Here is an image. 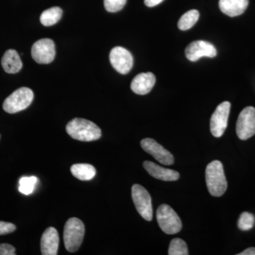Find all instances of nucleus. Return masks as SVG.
<instances>
[{
	"mask_svg": "<svg viewBox=\"0 0 255 255\" xmlns=\"http://www.w3.org/2000/svg\"><path fill=\"white\" fill-rule=\"evenodd\" d=\"M1 66L6 73H17L22 68L23 64L19 55L15 50H6L1 59Z\"/></svg>",
	"mask_w": 255,
	"mask_h": 255,
	"instance_id": "f3484780",
	"label": "nucleus"
},
{
	"mask_svg": "<svg viewBox=\"0 0 255 255\" xmlns=\"http://www.w3.org/2000/svg\"><path fill=\"white\" fill-rule=\"evenodd\" d=\"M131 192L132 201L138 214L146 221H152V199L148 191L140 184H134Z\"/></svg>",
	"mask_w": 255,
	"mask_h": 255,
	"instance_id": "423d86ee",
	"label": "nucleus"
},
{
	"mask_svg": "<svg viewBox=\"0 0 255 255\" xmlns=\"http://www.w3.org/2000/svg\"><path fill=\"white\" fill-rule=\"evenodd\" d=\"M33 59L39 64H49L55 57V46L53 40L43 38L38 40L31 48Z\"/></svg>",
	"mask_w": 255,
	"mask_h": 255,
	"instance_id": "1a4fd4ad",
	"label": "nucleus"
},
{
	"mask_svg": "<svg viewBox=\"0 0 255 255\" xmlns=\"http://www.w3.org/2000/svg\"><path fill=\"white\" fill-rule=\"evenodd\" d=\"M16 250L14 247L9 244L0 245V255H16Z\"/></svg>",
	"mask_w": 255,
	"mask_h": 255,
	"instance_id": "a878e982",
	"label": "nucleus"
},
{
	"mask_svg": "<svg viewBox=\"0 0 255 255\" xmlns=\"http://www.w3.org/2000/svg\"><path fill=\"white\" fill-rule=\"evenodd\" d=\"M59 246V236L55 228H47L41 240V251L43 255H56Z\"/></svg>",
	"mask_w": 255,
	"mask_h": 255,
	"instance_id": "ddd939ff",
	"label": "nucleus"
},
{
	"mask_svg": "<svg viewBox=\"0 0 255 255\" xmlns=\"http://www.w3.org/2000/svg\"><path fill=\"white\" fill-rule=\"evenodd\" d=\"M15 230H16V226L13 223L0 221V236L9 234L14 232Z\"/></svg>",
	"mask_w": 255,
	"mask_h": 255,
	"instance_id": "393cba45",
	"label": "nucleus"
},
{
	"mask_svg": "<svg viewBox=\"0 0 255 255\" xmlns=\"http://www.w3.org/2000/svg\"><path fill=\"white\" fill-rule=\"evenodd\" d=\"M156 78L152 73H140L134 78L130 88L137 95H145L153 88Z\"/></svg>",
	"mask_w": 255,
	"mask_h": 255,
	"instance_id": "4468645a",
	"label": "nucleus"
},
{
	"mask_svg": "<svg viewBox=\"0 0 255 255\" xmlns=\"http://www.w3.org/2000/svg\"><path fill=\"white\" fill-rule=\"evenodd\" d=\"M85 226L81 220L71 218L65 223L64 228V244L70 253L78 251L85 236Z\"/></svg>",
	"mask_w": 255,
	"mask_h": 255,
	"instance_id": "7ed1b4c3",
	"label": "nucleus"
},
{
	"mask_svg": "<svg viewBox=\"0 0 255 255\" xmlns=\"http://www.w3.org/2000/svg\"><path fill=\"white\" fill-rule=\"evenodd\" d=\"M66 131L70 137L80 141H95L102 136V130L98 126L84 119L70 121L67 125Z\"/></svg>",
	"mask_w": 255,
	"mask_h": 255,
	"instance_id": "f257e3e1",
	"label": "nucleus"
},
{
	"mask_svg": "<svg viewBox=\"0 0 255 255\" xmlns=\"http://www.w3.org/2000/svg\"><path fill=\"white\" fill-rule=\"evenodd\" d=\"M238 255H255V248H250Z\"/></svg>",
	"mask_w": 255,
	"mask_h": 255,
	"instance_id": "cd10ccee",
	"label": "nucleus"
},
{
	"mask_svg": "<svg viewBox=\"0 0 255 255\" xmlns=\"http://www.w3.org/2000/svg\"><path fill=\"white\" fill-rule=\"evenodd\" d=\"M38 179L36 177H23L19 180L18 190L24 195H29L34 191Z\"/></svg>",
	"mask_w": 255,
	"mask_h": 255,
	"instance_id": "412c9836",
	"label": "nucleus"
},
{
	"mask_svg": "<svg viewBox=\"0 0 255 255\" xmlns=\"http://www.w3.org/2000/svg\"><path fill=\"white\" fill-rule=\"evenodd\" d=\"M236 132L241 140H246L255 134V108L248 107L242 111L236 124Z\"/></svg>",
	"mask_w": 255,
	"mask_h": 255,
	"instance_id": "0eeeda50",
	"label": "nucleus"
},
{
	"mask_svg": "<svg viewBox=\"0 0 255 255\" xmlns=\"http://www.w3.org/2000/svg\"><path fill=\"white\" fill-rule=\"evenodd\" d=\"M199 18V11L196 9L190 10L179 18L178 21V27L182 31H187L194 26Z\"/></svg>",
	"mask_w": 255,
	"mask_h": 255,
	"instance_id": "aec40b11",
	"label": "nucleus"
},
{
	"mask_svg": "<svg viewBox=\"0 0 255 255\" xmlns=\"http://www.w3.org/2000/svg\"><path fill=\"white\" fill-rule=\"evenodd\" d=\"M72 174L82 181L91 180L95 177L96 169L90 164H75L71 167Z\"/></svg>",
	"mask_w": 255,
	"mask_h": 255,
	"instance_id": "a211bd4d",
	"label": "nucleus"
},
{
	"mask_svg": "<svg viewBox=\"0 0 255 255\" xmlns=\"http://www.w3.org/2000/svg\"><path fill=\"white\" fill-rule=\"evenodd\" d=\"M110 60L113 68L122 75L128 73L133 65L131 53L123 47H115L111 50Z\"/></svg>",
	"mask_w": 255,
	"mask_h": 255,
	"instance_id": "9d476101",
	"label": "nucleus"
},
{
	"mask_svg": "<svg viewBox=\"0 0 255 255\" xmlns=\"http://www.w3.org/2000/svg\"><path fill=\"white\" fill-rule=\"evenodd\" d=\"M127 1V0H104V4L107 11L115 13L123 9Z\"/></svg>",
	"mask_w": 255,
	"mask_h": 255,
	"instance_id": "b1692460",
	"label": "nucleus"
},
{
	"mask_svg": "<svg viewBox=\"0 0 255 255\" xmlns=\"http://www.w3.org/2000/svg\"><path fill=\"white\" fill-rule=\"evenodd\" d=\"M157 221L159 228L166 234L173 235L182 230V223L177 213L167 204H162L157 210Z\"/></svg>",
	"mask_w": 255,
	"mask_h": 255,
	"instance_id": "39448f33",
	"label": "nucleus"
},
{
	"mask_svg": "<svg viewBox=\"0 0 255 255\" xmlns=\"http://www.w3.org/2000/svg\"><path fill=\"white\" fill-rule=\"evenodd\" d=\"M0 137H1V135H0Z\"/></svg>",
	"mask_w": 255,
	"mask_h": 255,
	"instance_id": "c85d7f7f",
	"label": "nucleus"
},
{
	"mask_svg": "<svg viewBox=\"0 0 255 255\" xmlns=\"http://www.w3.org/2000/svg\"><path fill=\"white\" fill-rule=\"evenodd\" d=\"M33 92L28 87H21L9 95L3 103V110L15 114L28 108L33 100Z\"/></svg>",
	"mask_w": 255,
	"mask_h": 255,
	"instance_id": "20e7f679",
	"label": "nucleus"
},
{
	"mask_svg": "<svg viewBox=\"0 0 255 255\" xmlns=\"http://www.w3.org/2000/svg\"><path fill=\"white\" fill-rule=\"evenodd\" d=\"M255 217L254 215L248 212H243L238 220V226L241 231H249L254 227Z\"/></svg>",
	"mask_w": 255,
	"mask_h": 255,
	"instance_id": "5701e85b",
	"label": "nucleus"
},
{
	"mask_svg": "<svg viewBox=\"0 0 255 255\" xmlns=\"http://www.w3.org/2000/svg\"><path fill=\"white\" fill-rule=\"evenodd\" d=\"M231 105L229 102L220 104L213 114L210 122V128L212 135L216 137L222 136L228 127V117Z\"/></svg>",
	"mask_w": 255,
	"mask_h": 255,
	"instance_id": "6e6552de",
	"label": "nucleus"
},
{
	"mask_svg": "<svg viewBox=\"0 0 255 255\" xmlns=\"http://www.w3.org/2000/svg\"><path fill=\"white\" fill-rule=\"evenodd\" d=\"M142 148L150 154L161 164L164 165H172L174 163V157L172 153L166 150L154 139L145 138L140 142Z\"/></svg>",
	"mask_w": 255,
	"mask_h": 255,
	"instance_id": "9b49d317",
	"label": "nucleus"
},
{
	"mask_svg": "<svg viewBox=\"0 0 255 255\" xmlns=\"http://www.w3.org/2000/svg\"><path fill=\"white\" fill-rule=\"evenodd\" d=\"M163 0H145L144 2L146 6L148 7H153V6H157L159 4H160Z\"/></svg>",
	"mask_w": 255,
	"mask_h": 255,
	"instance_id": "bb28decb",
	"label": "nucleus"
},
{
	"mask_svg": "<svg viewBox=\"0 0 255 255\" xmlns=\"http://www.w3.org/2000/svg\"><path fill=\"white\" fill-rule=\"evenodd\" d=\"M63 15V10L58 6H53L45 10L41 15L40 21L43 26H53L60 21Z\"/></svg>",
	"mask_w": 255,
	"mask_h": 255,
	"instance_id": "6ab92c4d",
	"label": "nucleus"
},
{
	"mask_svg": "<svg viewBox=\"0 0 255 255\" xmlns=\"http://www.w3.org/2000/svg\"><path fill=\"white\" fill-rule=\"evenodd\" d=\"M185 55L187 59L195 62L202 57L214 58L217 55V50L214 45L205 41H193L187 47Z\"/></svg>",
	"mask_w": 255,
	"mask_h": 255,
	"instance_id": "f8f14e48",
	"label": "nucleus"
},
{
	"mask_svg": "<svg viewBox=\"0 0 255 255\" xmlns=\"http://www.w3.org/2000/svg\"><path fill=\"white\" fill-rule=\"evenodd\" d=\"M143 167L150 175L159 180L169 182L177 180L179 178V172L177 171L160 167L158 164L150 161H145L143 162Z\"/></svg>",
	"mask_w": 255,
	"mask_h": 255,
	"instance_id": "2eb2a0df",
	"label": "nucleus"
},
{
	"mask_svg": "<svg viewBox=\"0 0 255 255\" xmlns=\"http://www.w3.org/2000/svg\"><path fill=\"white\" fill-rule=\"evenodd\" d=\"M249 0H220L219 7L223 14L231 17L239 16L245 12Z\"/></svg>",
	"mask_w": 255,
	"mask_h": 255,
	"instance_id": "dca6fc26",
	"label": "nucleus"
},
{
	"mask_svg": "<svg viewBox=\"0 0 255 255\" xmlns=\"http://www.w3.org/2000/svg\"><path fill=\"white\" fill-rule=\"evenodd\" d=\"M206 182L208 190L213 196H223L228 188L223 164L214 160L208 164L206 169Z\"/></svg>",
	"mask_w": 255,
	"mask_h": 255,
	"instance_id": "f03ea898",
	"label": "nucleus"
},
{
	"mask_svg": "<svg viewBox=\"0 0 255 255\" xmlns=\"http://www.w3.org/2000/svg\"><path fill=\"white\" fill-rule=\"evenodd\" d=\"M169 255H188V248L185 242L180 238H174L169 247Z\"/></svg>",
	"mask_w": 255,
	"mask_h": 255,
	"instance_id": "4be33fe9",
	"label": "nucleus"
}]
</instances>
